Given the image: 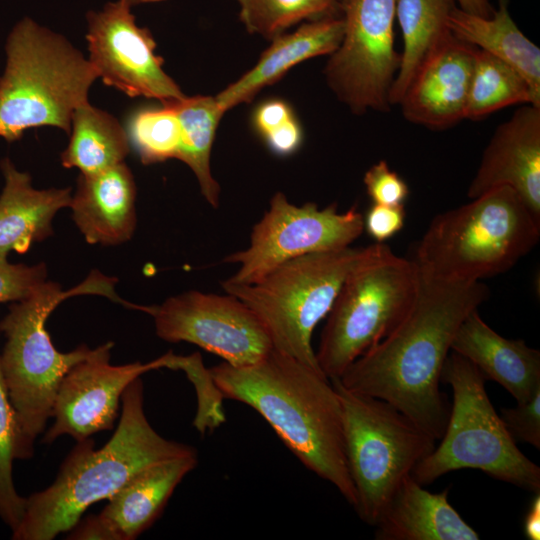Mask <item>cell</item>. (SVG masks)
Segmentation results:
<instances>
[{"label":"cell","instance_id":"obj_20","mask_svg":"<svg viewBox=\"0 0 540 540\" xmlns=\"http://www.w3.org/2000/svg\"><path fill=\"white\" fill-rule=\"evenodd\" d=\"M343 32L342 17L333 14L303 23L291 33L276 36L250 70L215 95L219 107L226 112L247 103L297 64L332 54L341 43Z\"/></svg>","mask_w":540,"mask_h":540},{"label":"cell","instance_id":"obj_19","mask_svg":"<svg viewBox=\"0 0 540 540\" xmlns=\"http://www.w3.org/2000/svg\"><path fill=\"white\" fill-rule=\"evenodd\" d=\"M487 380L504 387L517 402L528 400L540 388V352L522 339H507L473 310L460 324L451 344Z\"/></svg>","mask_w":540,"mask_h":540},{"label":"cell","instance_id":"obj_24","mask_svg":"<svg viewBox=\"0 0 540 540\" xmlns=\"http://www.w3.org/2000/svg\"><path fill=\"white\" fill-rule=\"evenodd\" d=\"M452 34L517 70L540 100V49L516 25L508 0H499L490 17L466 12L455 6L448 19Z\"/></svg>","mask_w":540,"mask_h":540},{"label":"cell","instance_id":"obj_30","mask_svg":"<svg viewBox=\"0 0 540 540\" xmlns=\"http://www.w3.org/2000/svg\"><path fill=\"white\" fill-rule=\"evenodd\" d=\"M131 148L145 165L176 159L181 129L170 105L133 110L125 125Z\"/></svg>","mask_w":540,"mask_h":540},{"label":"cell","instance_id":"obj_23","mask_svg":"<svg viewBox=\"0 0 540 540\" xmlns=\"http://www.w3.org/2000/svg\"><path fill=\"white\" fill-rule=\"evenodd\" d=\"M449 489L433 493L408 476L375 527L376 540H478L479 534L448 501Z\"/></svg>","mask_w":540,"mask_h":540},{"label":"cell","instance_id":"obj_36","mask_svg":"<svg viewBox=\"0 0 540 540\" xmlns=\"http://www.w3.org/2000/svg\"><path fill=\"white\" fill-rule=\"evenodd\" d=\"M405 215L404 205L373 203L364 217V229L376 243H384L402 230Z\"/></svg>","mask_w":540,"mask_h":540},{"label":"cell","instance_id":"obj_14","mask_svg":"<svg viewBox=\"0 0 540 540\" xmlns=\"http://www.w3.org/2000/svg\"><path fill=\"white\" fill-rule=\"evenodd\" d=\"M156 335L188 342L234 366L253 364L273 345L258 317L233 295L188 291L150 306Z\"/></svg>","mask_w":540,"mask_h":540},{"label":"cell","instance_id":"obj_26","mask_svg":"<svg viewBox=\"0 0 540 540\" xmlns=\"http://www.w3.org/2000/svg\"><path fill=\"white\" fill-rule=\"evenodd\" d=\"M455 0H397L395 17L399 23L403 51L389 93V102H400L413 75L425 58L450 34L448 19Z\"/></svg>","mask_w":540,"mask_h":540},{"label":"cell","instance_id":"obj_5","mask_svg":"<svg viewBox=\"0 0 540 540\" xmlns=\"http://www.w3.org/2000/svg\"><path fill=\"white\" fill-rule=\"evenodd\" d=\"M0 74V138L20 140L29 129L53 127L69 134L74 111L89 101L98 74L63 34L30 16L7 34Z\"/></svg>","mask_w":540,"mask_h":540},{"label":"cell","instance_id":"obj_8","mask_svg":"<svg viewBox=\"0 0 540 540\" xmlns=\"http://www.w3.org/2000/svg\"><path fill=\"white\" fill-rule=\"evenodd\" d=\"M374 247L309 253L280 264L255 283L224 280L221 285L258 317L275 350L321 371L312 347L313 331L329 313L348 274Z\"/></svg>","mask_w":540,"mask_h":540},{"label":"cell","instance_id":"obj_12","mask_svg":"<svg viewBox=\"0 0 540 540\" xmlns=\"http://www.w3.org/2000/svg\"><path fill=\"white\" fill-rule=\"evenodd\" d=\"M363 230L364 216L355 206L345 212H339L337 204L322 209L312 202L298 206L276 192L254 225L249 246L224 258V262L239 264L226 281L255 283L293 258L349 247Z\"/></svg>","mask_w":540,"mask_h":540},{"label":"cell","instance_id":"obj_40","mask_svg":"<svg viewBox=\"0 0 540 540\" xmlns=\"http://www.w3.org/2000/svg\"><path fill=\"white\" fill-rule=\"evenodd\" d=\"M120 1H123L127 3L128 5H130L131 7H134L138 5L162 3L168 0H120Z\"/></svg>","mask_w":540,"mask_h":540},{"label":"cell","instance_id":"obj_10","mask_svg":"<svg viewBox=\"0 0 540 540\" xmlns=\"http://www.w3.org/2000/svg\"><path fill=\"white\" fill-rule=\"evenodd\" d=\"M342 405L345 453L362 521L374 526L435 439L388 402L331 380Z\"/></svg>","mask_w":540,"mask_h":540},{"label":"cell","instance_id":"obj_13","mask_svg":"<svg viewBox=\"0 0 540 540\" xmlns=\"http://www.w3.org/2000/svg\"><path fill=\"white\" fill-rule=\"evenodd\" d=\"M127 3L114 0L86 15L88 60L98 78L129 97H144L166 105L184 98L179 85L155 53L150 30L136 22Z\"/></svg>","mask_w":540,"mask_h":540},{"label":"cell","instance_id":"obj_27","mask_svg":"<svg viewBox=\"0 0 540 540\" xmlns=\"http://www.w3.org/2000/svg\"><path fill=\"white\" fill-rule=\"evenodd\" d=\"M166 105L172 106L180 123L181 138L176 159L192 170L203 197L216 208L220 186L212 176L210 157L216 130L225 112L215 96H185Z\"/></svg>","mask_w":540,"mask_h":540},{"label":"cell","instance_id":"obj_17","mask_svg":"<svg viewBox=\"0 0 540 540\" xmlns=\"http://www.w3.org/2000/svg\"><path fill=\"white\" fill-rule=\"evenodd\" d=\"M507 186L540 218V107L524 104L495 130L467 191L470 199Z\"/></svg>","mask_w":540,"mask_h":540},{"label":"cell","instance_id":"obj_11","mask_svg":"<svg viewBox=\"0 0 540 540\" xmlns=\"http://www.w3.org/2000/svg\"><path fill=\"white\" fill-rule=\"evenodd\" d=\"M397 0H340L344 32L324 74L338 100L355 114L390 109L389 93L400 65L395 49Z\"/></svg>","mask_w":540,"mask_h":540},{"label":"cell","instance_id":"obj_3","mask_svg":"<svg viewBox=\"0 0 540 540\" xmlns=\"http://www.w3.org/2000/svg\"><path fill=\"white\" fill-rule=\"evenodd\" d=\"M118 426L100 449L87 438L77 441L60 466L55 481L26 498L23 518L12 532L14 540H52L70 531L83 513L108 500L134 475L156 463L195 455L194 447L162 437L144 412L140 377L122 394Z\"/></svg>","mask_w":540,"mask_h":540},{"label":"cell","instance_id":"obj_2","mask_svg":"<svg viewBox=\"0 0 540 540\" xmlns=\"http://www.w3.org/2000/svg\"><path fill=\"white\" fill-rule=\"evenodd\" d=\"M208 370L223 398L259 413L294 456L331 483L355 509L342 405L329 378L274 348L253 364L234 366L223 361Z\"/></svg>","mask_w":540,"mask_h":540},{"label":"cell","instance_id":"obj_16","mask_svg":"<svg viewBox=\"0 0 540 540\" xmlns=\"http://www.w3.org/2000/svg\"><path fill=\"white\" fill-rule=\"evenodd\" d=\"M476 49L451 32L421 63L398 103L405 119L433 130L465 119Z\"/></svg>","mask_w":540,"mask_h":540},{"label":"cell","instance_id":"obj_33","mask_svg":"<svg viewBox=\"0 0 540 540\" xmlns=\"http://www.w3.org/2000/svg\"><path fill=\"white\" fill-rule=\"evenodd\" d=\"M47 280L44 263L12 264L0 256V303L20 301L31 295Z\"/></svg>","mask_w":540,"mask_h":540},{"label":"cell","instance_id":"obj_1","mask_svg":"<svg viewBox=\"0 0 540 540\" xmlns=\"http://www.w3.org/2000/svg\"><path fill=\"white\" fill-rule=\"evenodd\" d=\"M488 297L489 289L480 281L451 282L420 274L417 296L403 319L337 380L348 390L388 402L440 439L450 412L440 390L444 363L460 324Z\"/></svg>","mask_w":540,"mask_h":540},{"label":"cell","instance_id":"obj_4","mask_svg":"<svg viewBox=\"0 0 540 540\" xmlns=\"http://www.w3.org/2000/svg\"><path fill=\"white\" fill-rule=\"evenodd\" d=\"M116 282V278L97 270L69 290L46 280L28 297L13 302L0 320V332L6 339L0 354V370L16 414V459L33 456L35 440L52 417L64 375L97 351V347L90 349L86 344L67 353L58 351L46 329L48 317L64 300L78 295H100L136 309V304L118 296Z\"/></svg>","mask_w":540,"mask_h":540},{"label":"cell","instance_id":"obj_29","mask_svg":"<svg viewBox=\"0 0 540 540\" xmlns=\"http://www.w3.org/2000/svg\"><path fill=\"white\" fill-rule=\"evenodd\" d=\"M239 18L254 35L272 40L302 21L335 14L340 0H236Z\"/></svg>","mask_w":540,"mask_h":540},{"label":"cell","instance_id":"obj_6","mask_svg":"<svg viewBox=\"0 0 540 540\" xmlns=\"http://www.w3.org/2000/svg\"><path fill=\"white\" fill-rule=\"evenodd\" d=\"M539 238L540 218L502 186L435 216L412 260L427 278L476 282L512 268Z\"/></svg>","mask_w":540,"mask_h":540},{"label":"cell","instance_id":"obj_35","mask_svg":"<svg viewBox=\"0 0 540 540\" xmlns=\"http://www.w3.org/2000/svg\"><path fill=\"white\" fill-rule=\"evenodd\" d=\"M366 192L375 204L398 206L404 205L409 196L406 182L393 170L385 160L372 165L363 178Z\"/></svg>","mask_w":540,"mask_h":540},{"label":"cell","instance_id":"obj_18","mask_svg":"<svg viewBox=\"0 0 540 540\" xmlns=\"http://www.w3.org/2000/svg\"><path fill=\"white\" fill-rule=\"evenodd\" d=\"M69 208L88 243L115 246L130 240L137 223L130 168L122 162L100 173L79 174Z\"/></svg>","mask_w":540,"mask_h":540},{"label":"cell","instance_id":"obj_21","mask_svg":"<svg viewBox=\"0 0 540 540\" xmlns=\"http://www.w3.org/2000/svg\"><path fill=\"white\" fill-rule=\"evenodd\" d=\"M198 465L197 454L151 465L125 483L97 514L107 540H134L160 517L182 479Z\"/></svg>","mask_w":540,"mask_h":540},{"label":"cell","instance_id":"obj_22","mask_svg":"<svg viewBox=\"0 0 540 540\" xmlns=\"http://www.w3.org/2000/svg\"><path fill=\"white\" fill-rule=\"evenodd\" d=\"M4 184L0 194V256L23 254L53 234L56 214L70 206L72 189H37L28 172L5 157L0 161Z\"/></svg>","mask_w":540,"mask_h":540},{"label":"cell","instance_id":"obj_31","mask_svg":"<svg viewBox=\"0 0 540 540\" xmlns=\"http://www.w3.org/2000/svg\"><path fill=\"white\" fill-rule=\"evenodd\" d=\"M17 439L16 414L0 370V518L12 532L20 524L26 506V498L18 494L13 481Z\"/></svg>","mask_w":540,"mask_h":540},{"label":"cell","instance_id":"obj_38","mask_svg":"<svg viewBox=\"0 0 540 540\" xmlns=\"http://www.w3.org/2000/svg\"><path fill=\"white\" fill-rule=\"evenodd\" d=\"M524 534L529 540L540 539V492L535 493L525 515Z\"/></svg>","mask_w":540,"mask_h":540},{"label":"cell","instance_id":"obj_32","mask_svg":"<svg viewBox=\"0 0 540 540\" xmlns=\"http://www.w3.org/2000/svg\"><path fill=\"white\" fill-rule=\"evenodd\" d=\"M178 370L186 373L196 389L198 408L193 421L195 428L204 434L206 430H212L223 423L225 420L221 407L223 397L215 386L208 368L203 365L200 353L179 356Z\"/></svg>","mask_w":540,"mask_h":540},{"label":"cell","instance_id":"obj_37","mask_svg":"<svg viewBox=\"0 0 540 540\" xmlns=\"http://www.w3.org/2000/svg\"><path fill=\"white\" fill-rule=\"evenodd\" d=\"M291 107L283 100H268L257 107L253 114V124L266 139L295 119Z\"/></svg>","mask_w":540,"mask_h":540},{"label":"cell","instance_id":"obj_7","mask_svg":"<svg viewBox=\"0 0 540 540\" xmlns=\"http://www.w3.org/2000/svg\"><path fill=\"white\" fill-rule=\"evenodd\" d=\"M486 379L469 360L450 351L441 382L453 401L441 443L414 468L420 484L460 469H477L529 492H540V468L517 447L485 389Z\"/></svg>","mask_w":540,"mask_h":540},{"label":"cell","instance_id":"obj_34","mask_svg":"<svg viewBox=\"0 0 540 540\" xmlns=\"http://www.w3.org/2000/svg\"><path fill=\"white\" fill-rule=\"evenodd\" d=\"M500 417L515 442L540 449V388L514 408H502Z\"/></svg>","mask_w":540,"mask_h":540},{"label":"cell","instance_id":"obj_15","mask_svg":"<svg viewBox=\"0 0 540 540\" xmlns=\"http://www.w3.org/2000/svg\"><path fill=\"white\" fill-rule=\"evenodd\" d=\"M113 346V342L98 346L94 355L78 362L64 375L53 404L54 423L42 442L52 443L63 435L81 441L111 430L122 394L132 381L151 370H177L179 356L172 351L146 363L111 365Z\"/></svg>","mask_w":540,"mask_h":540},{"label":"cell","instance_id":"obj_28","mask_svg":"<svg viewBox=\"0 0 540 540\" xmlns=\"http://www.w3.org/2000/svg\"><path fill=\"white\" fill-rule=\"evenodd\" d=\"M516 104L540 107L527 81L509 64L476 49L465 119L480 120Z\"/></svg>","mask_w":540,"mask_h":540},{"label":"cell","instance_id":"obj_39","mask_svg":"<svg viewBox=\"0 0 540 540\" xmlns=\"http://www.w3.org/2000/svg\"><path fill=\"white\" fill-rule=\"evenodd\" d=\"M462 10L482 17H490L494 11L489 0H455Z\"/></svg>","mask_w":540,"mask_h":540},{"label":"cell","instance_id":"obj_9","mask_svg":"<svg viewBox=\"0 0 540 540\" xmlns=\"http://www.w3.org/2000/svg\"><path fill=\"white\" fill-rule=\"evenodd\" d=\"M419 282L413 260L375 243L372 253L348 274L327 314L315 352L322 373L330 380L339 378L388 335L414 303Z\"/></svg>","mask_w":540,"mask_h":540},{"label":"cell","instance_id":"obj_25","mask_svg":"<svg viewBox=\"0 0 540 540\" xmlns=\"http://www.w3.org/2000/svg\"><path fill=\"white\" fill-rule=\"evenodd\" d=\"M68 135L69 142L60 155L61 164L84 175L100 173L124 162L131 150L125 125L89 101L74 111Z\"/></svg>","mask_w":540,"mask_h":540}]
</instances>
